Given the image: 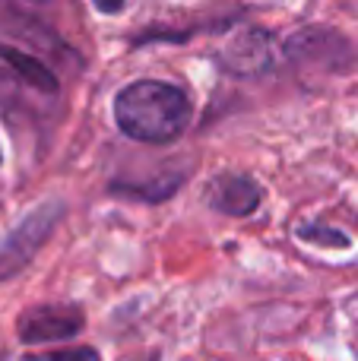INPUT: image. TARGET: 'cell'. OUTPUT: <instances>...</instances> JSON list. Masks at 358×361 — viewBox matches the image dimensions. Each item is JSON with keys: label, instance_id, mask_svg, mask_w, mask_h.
Wrapping results in <instances>:
<instances>
[{"label": "cell", "instance_id": "1", "mask_svg": "<svg viewBox=\"0 0 358 361\" xmlns=\"http://www.w3.org/2000/svg\"><path fill=\"white\" fill-rule=\"evenodd\" d=\"M190 99L165 80H137L114 95V124L137 143H175L190 124Z\"/></svg>", "mask_w": 358, "mask_h": 361}, {"label": "cell", "instance_id": "2", "mask_svg": "<svg viewBox=\"0 0 358 361\" xmlns=\"http://www.w3.org/2000/svg\"><path fill=\"white\" fill-rule=\"evenodd\" d=\"M285 57L304 73H340L355 61V51L340 32L323 25H304L285 42Z\"/></svg>", "mask_w": 358, "mask_h": 361}, {"label": "cell", "instance_id": "3", "mask_svg": "<svg viewBox=\"0 0 358 361\" xmlns=\"http://www.w3.org/2000/svg\"><path fill=\"white\" fill-rule=\"evenodd\" d=\"M86 326V311L80 305H38L19 314L16 336L25 345L70 339Z\"/></svg>", "mask_w": 358, "mask_h": 361}, {"label": "cell", "instance_id": "4", "mask_svg": "<svg viewBox=\"0 0 358 361\" xmlns=\"http://www.w3.org/2000/svg\"><path fill=\"white\" fill-rule=\"evenodd\" d=\"M61 212L63 209L57 203L42 206V209H35L10 238H6V244H0V279L13 276L16 269H23L25 263L32 260V254H35V250L48 241L51 231H54Z\"/></svg>", "mask_w": 358, "mask_h": 361}, {"label": "cell", "instance_id": "5", "mask_svg": "<svg viewBox=\"0 0 358 361\" xmlns=\"http://www.w3.org/2000/svg\"><path fill=\"white\" fill-rule=\"evenodd\" d=\"M219 63L232 70L235 76H260L276 63V38L273 32L260 29V25H245L226 51L219 54Z\"/></svg>", "mask_w": 358, "mask_h": 361}, {"label": "cell", "instance_id": "6", "mask_svg": "<svg viewBox=\"0 0 358 361\" xmlns=\"http://www.w3.org/2000/svg\"><path fill=\"white\" fill-rule=\"evenodd\" d=\"M203 200H206L209 209L222 212V216L245 219L251 212H257L260 200H264V187L254 178L238 175V171H222L206 184Z\"/></svg>", "mask_w": 358, "mask_h": 361}, {"label": "cell", "instance_id": "7", "mask_svg": "<svg viewBox=\"0 0 358 361\" xmlns=\"http://www.w3.org/2000/svg\"><path fill=\"white\" fill-rule=\"evenodd\" d=\"M0 61L10 63L19 73V80H25L32 89H38V92H44V95L57 92V76L51 73L38 57H32L29 51H16V48H10V44H0Z\"/></svg>", "mask_w": 358, "mask_h": 361}, {"label": "cell", "instance_id": "8", "mask_svg": "<svg viewBox=\"0 0 358 361\" xmlns=\"http://www.w3.org/2000/svg\"><path fill=\"white\" fill-rule=\"evenodd\" d=\"M181 184H184V171H175V175L156 178L152 184H146V187H137V184H111V190L114 193H127V197H140V200H146V203H162V200H168Z\"/></svg>", "mask_w": 358, "mask_h": 361}, {"label": "cell", "instance_id": "9", "mask_svg": "<svg viewBox=\"0 0 358 361\" xmlns=\"http://www.w3.org/2000/svg\"><path fill=\"white\" fill-rule=\"evenodd\" d=\"M302 241H311V244H323V247H349V235H342V231L330 228V225H317V222H308L302 225V228L295 231Z\"/></svg>", "mask_w": 358, "mask_h": 361}, {"label": "cell", "instance_id": "10", "mask_svg": "<svg viewBox=\"0 0 358 361\" xmlns=\"http://www.w3.org/2000/svg\"><path fill=\"white\" fill-rule=\"evenodd\" d=\"M23 361H101L92 345L80 349H61V352H38V355H23Z\"/></svg>", "mask_w": 358, "mask_h": 361}, {"label": "cell", "instance_id": "11", "mask_svg": "<svg viewBox=\"0 0 358 361\" xmlns=\"http://www.w3.org/2000/svg\"><path fill=\"white\" fill-rule=\"evenodd\" d=\"M95 10H99V13H121V10H124V4H99Z\"/></svg>", "mask_w": 358, "mask_h": 361}, {"label": "cell", "instance_id": "12", "mask_svg": "<svg viewBox=\"0 0 358 361\" xmlns=\"http://www.w3.org/2000/svg\"><path fill=\"white\" fill-rule=\"evenodd\" d=\"M140 361H159V355H156V352H146V355L140 358Z\"/></svg>", "mask_w": 358, "mask_h": 361}]
</instances>
